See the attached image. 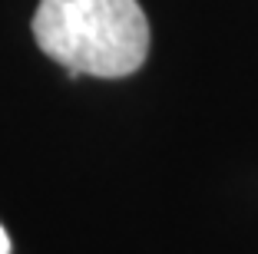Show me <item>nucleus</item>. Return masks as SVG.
<instances>
[{"mask_svg":"<svg viewBox=\"0 0 258 254\" xmlns=\"http://www.w3.org/2000/svg\"><path fill=\"white\" fill-rule=\"evenodd\" d=\"M37 46L70 76L119 79L149 53V20L139 0H40Z\"/></svg>","mask_w":258,"mask_h":254,"instance_id":"obj_1","label":"nucleus"},{"mask_svg":"<svg viewBox=\"0 0 258 254\" xmlns=\"http://www.w3.org/2000/svg\"><path fill=\"white\" fill-rule=\"evenodd\" d=\"M0 254H10V238L4 231V224H0Z\"/></svg>","mask_w":258,"mask_h":254,"instance_id":"obj_2","label":"nucleus"}]
</instances>
